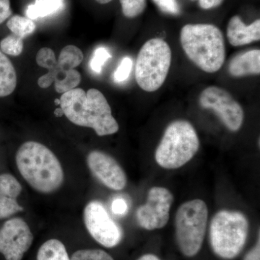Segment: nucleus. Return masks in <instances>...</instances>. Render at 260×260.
I'll return each mask as SVG.
<instances>
[{
  "label": "nucleus",
  "mask_w": 260,
  "mask_h": 260,
  "mask_svg": "<svg viewBox=\"0 0 260 260\" xmlns=\"http://www.w3.org/2000/svg\"><path fill=\"white\" fill-rule=\"evenodd\" d=\"M260 237L259 232L258 234V239L255 246L248 251L247 254L244 256V260H260Z\"/></svg>",
  "instance_id": "31"
},
{
  "label": "nucleus",
  "mask_w": 260,
  "mask_h": 260,
  "mask_svg": "<svg viewBox=\"0 0 260 260\" xmlns=\"http://www.w3.org/2000/svg\"><path fill=\"white\" fill-rule=\"evenodd\" d=\"M36 60L39 66L50 70L56 66L57 59L52 49L44 47L38 51Z\"/></svg>",
  "instance_id": "26"
},
{
  "label": "nucleus",
  "mask_w": 260,
  "mask_h": 260,
  "mask_svg": "<svg viewBox=\"0 0 260 260\" xmlns=\"http://www.w3.org/2000/svg\"><path fill=\"white\" fill-rule=\"evenodd\" d=\"M199 148V138L192 124L177 119L164 131L155 150V161L165 169H179L193 158Z\"/></svg>",
  "instance_id": "4"
},
{
  "label": "nucleus",
  "mask_w": 260,
  "mask_h": 260,
  "mask_svg": "<svg viewBox=\"0 0 260 260\" xmlns=\"http://www.w3.org/2000/svg\"><path fill=\"white\" fill-rule=\"evenodd\" d=\"M64 0H35L27 8V18L30 20L45 18L64 9Z\"/></svg>",
  "instance_id": "18"
},
{
  "label": "nucleus",
  "mask_w": 260,
  "mask_h": 260,
  "mask_svg": "<svg viewBox=\"0 0 260 260\" xmlns=\"http://www.w3.org/2000/svg\"><path fill=\"white\" fill-rule=\"evenodd\" d=\"M7 26L13 34L23 39L32 34L37 28V25L32 20L27 17L17 15L8 20Z\"/></svg>",
  "instance_id": "21"
},
{
  "label": "nucleus",
  "mask_w": 260,
  "mask_h": 260,
  "mask_svg": "<svg viewBox=\"0 0 260 260\" xmlns=\"http://www.w3.org/2000/svg\"><path fill=\"white\" fill-rule=\"evenodd\" d=\"M227 38L233 47H242L260 40V20L246 25L238 15L233 16L227 27Z\"/></svg>",
  "instance_id": "14"
},
{
  "label": "nucleus",
  "mask_w": 260,
  "mask_h": 260,
  "mask_svg": "<svg viewBox=\"0 0 260 260\" xmlns=\"http://www.w3.org/2000/svg\"><path fill=\"white\" fill-rule=\"evenodd\" d=\"M109 51L105 47H99L94 51L93 55L90 61V67L94 73L101 74L103 67L107 62L108 59H111Z\"/></svg>",
  "instance_id": "25"
},
{
  "label": "nucleus",
  "mask_w": 260,
  "mask_h": 260,
  "mask_svg": "<svg viewBox=\"0 0 260 260\" xmlns=\"http://www.w3.org/2000/svg\"><path fill=\"white\" fill-rule=\"evenodd\" d=\"M198 2L202 9L210 10L220 6L223 3V0H198Z\"/></svg>",
  "instance_id": "32"
},
{
  "label": "nucleus",
  "mask_w": 260,
  "mask_h": 260,
  "mask_svg": "<svg viewBox=\"0 0 260 260\" xmlns=\"http://www.w3.org/2000/svg\"><path fill=\"white\" fill-rule=\"evenodd\" d=\"M83 60V51L74 45H68L61 49L57 65L61 69L69 70L79 66Z\"/></svg>",
  "instance_id": "20"
},
{
  "label": "nucleus",
  "mask_w": 260,
  "mask_h": 260,
  "mask_svg": "<svg viewBox=\"0 0 260 260\" xmlns=\"http://www.w3.org/2000/svg\"><path fill=\"white\" fill-rule=\"evenodd\" d=\"M32 242L34 235L23 219H10L0 229V253L6 260H22Z\"/></svg>",
  "instance_id": "11"
},
{
  "label": "nucleus",
  "mask_w": 260,
  "mask_h": 260,
  "mask_svg": "<svg viewBox=\"0 0 260 260\" xmlns=\"http://www.w3.org/2000/svg\"><path fill=\"white\" fill-rule=\"evenodd\" d=\"M159 9L167 14L177 15L180 13V8L177 0H153Z\"/></svg>",
  "instance_id": "28"
},
{
  "label": "nucleus",
  "mask_w": 260,
  "mask_h": 260,
  "mask_svg": "<svg viewBox=\"0 0 260 260\" xmlns=\"http://www.w3.org/2000/svg\"><path fill=\"white\" fill-rule=\"evenodd\" d=\"M191 1H198V0H191Z\"/></svg>",
  "instance_id": "38"
},
{
  "label": "nucleus",
  "mask_w": 260,
  "mask_h": 260,
  "mask_svg": "<svg viewBox=\"0 0 260 260\" xmlns=\"http://www.w3.org/2000/svg\"><path fill=\"white\" fill-rule=\"evenodd\" d=\"M37 260H70L66 247L57 239H49L41 246Z\"/></svg>",
  "instance_id": "19"
},
{
  "label": "nucleus",
  "mask_w": 260,
  "mask_h": 260,
  "mask_svg": "<svg viewBox=\"0 0 260 260\" xmlns=\"http://www.w3.org/2000/svg\"><path fill=\"white\" fill-rule=\"evenodd\" d=\"M17 167L32 189L43 194L59 189L64 180L61 162L55 154L42 143L28 141L17 151Z\"/></svg>",
  "instance_id": "2"
},
{
  "label": "nucleus",
  "mask_w": 260,
  "mask_h": 260,
  "mask_svg": "<svg viewBox=\"0 0 260 260\" xmlns=\"http://www.w3.org/2000/svg\"><path fill=\"white\" fill-rule=\"evenodd\" d=\"M17 85L14 66L4 53L0 50V97L13 93Z\"/></svg>",
  "instance_id": "17"
},
{
  "label": "nucleus",
  "mask_w": 260,
  "mask_h": 260,
  "mask_svg": "<svg viewBox=\"0 0 260 260\" xmlns=\"http://www.w3.org/2000/svg\"><path fill=\"white\" fill-rule=\"evenodd\" d=\"M209 232L213 252L222 259H232L242 252L245 246L249 221L242 212L220 210L212 218Z\"/></svg>",
  "instance_id": "5"
},
{
  "label": "nucleus",
  "mask_w": 260,
  "mask_h": 260,
  "mask_svg": "<svg viewBox=\"0 0 260 260\" xmlns=\"http://www.w3.org/2000/svg\"><path fill=\"white\" fill-rule=\"evenodd\" d=\"M133 60L128 56L121 60L120 64L114 73V80L116 83H121L127 80L133 68Z\"/></svg>",
  "instance_id": "27"
},
{
  "label": "nucleus",
  "mask_w": 260,
  "mask_h": 260,
  "mask_svg": "<svg viewBox=\"0 0 260 260\" xmlns=\"http://www.w3.org/2000/svg\"><path fill=\"white\" fill-rule=\"evenodd\" d=\"M59 100L64 115L75 125L92 128L101 137L119 131V124L100 90L90 88L85 92L76 88L63 93Z\"/></svg>",
  "instance_id": "1"
},
{
  "label": "nucleus",
  "mask_w": 260,
  "mask_h": 260,
  "mask_svg": "<svg viewBox=\"0 0 260 260\" xmlns=\"http://www.w3.org/2000/svg\"><path fill=\"white\" fill-rule=\"evenodd\" d=\"M54 103H55L56 105H59L60 104V100L59 99H55Z\"/></svg>",
  "instance_id": "37"
},
{
  "label": "nucleus",
  "mask_w": 260,
  "mask_h": 260,
  "mask_svg": "<svg viewBox=\"0 0 260 260\" xmlns=\"http://www.w3.org/2000/svg\"><path fill=\"white\" fill-rule=\"evenodd\" d=\"M123 15L127 18L139 16L146 8V0H119Z\"/></svg>",
  "instance_id": "23"
},
{
  "label": "nucleus",
  "mask_w": 260,
  "mask_h": 260,
  "mask_svg": "<svg viewBox=\"0 0 260 260\" xmlns=\"http://www.w3.org/2000/svg\"><path fill=\"white\" fill-rule=\"evenodd\" d=\"M181 47L189 60L208 73L218 72L225 59L223 32L213 24H187L181 28Z\"/></svg>",
  "instance_id": "3"
},
{
  "label": "nucleus",
  "mask_w": 260,
  "mask_h": 260,
  "mask_svg": "<svg viewBox=\"0 0 260 260\" xmlns=\"http://www.w3.org/2000/svg\"><path fill=\"white\" fill-rule=\"evenodd\" d=\"M53 83H54V80L52 79V78L48 73L47 74L42 75L38 80V85L42 88H49Z\"/></svg>",
  "instance_id": "33"
},
{
  "label": "nucleus",
  "mask_w": 260,
  "mask_h": 260,
  "mask_svg": "<svg viewBox=\"0 0 260 260\" xmlns=\"http://www.w3.org/2000/svg\"><path fill=\"white\" fill-rule=\"evenodd\" d=\"M128 210V205L125 200L121 198H116L112 203V213L117 215H125Z\"/></svg>",
  "instance_id": "29"
},
{
  "label": "nucleus",
  "mask_w": 260,
  "mask_h": 260,
  "mask_svg": "<svg viewBox=\"0 0 260 260\" xmlns=\"http://www.w3.org/2000/svg\"><path fill=\"white\" fill-rule=\"evenodd\" d=\"M172 49L158 38L147 41L141 47L135 64V79L140 88L155 92L165 83L172 64Z\"/></svg>",
  "instance_id": "6"
},
{
  "label": "nucleus",
  "mask_w": 260,
  "mask_h": 260,
  "mask_svg": "<svg viewBox=\"0 0 260 260\" xmlns=\"http://www.w3.org/2000/svg\"><path fill=\"white\" fill-rule=\"evenodd\" d=\"M12 15L10 0H0V24Z\"/></svg>",
  "instance_id": "30"
},
{
  "label": "nucleus",
  "mask_w": 260,
  "mask_h": 260,
  "mask_svg": "<svg viewBox=\"0 0 260 260\" xmlns=\"http://www.w3.org/2000/svg\"><path fill=\"white\" fill-rule=\"evenodd\" d=\"M137 260H160L158 256L153 254H146L140 256Z\"/></svg>",
  "instance_id": "34"
},
{
  "label": "nucleus",
  "mask_w": 260,
  "mask_h": 260,
  "mask_svg": "<svg viewBox=\"0 0 260 260\" xmlns=\"http://www.w3.org/2000/svg\"><path fill=\"white\" fill-rule=\"evenodd\" d=\"M70 260H114L110 254L102 249H81L75 251Z\"/></svg>",
  "instance_id": "24"
},
{
  "label": "nucleus",
  "mask_w": 260,
  "mask_h": 260,
  "mask_svg": "<svg viewBox=\"0 0 260 260\" xmlns=\"http://www.w3.org/2000/svg\"><path fill=\"white\" fill-rule=\"evenodd\" d=\"M174 200V195L167 188L152 187L148 191L146 203L136 211L137 221L140 226L148 231L166 226Z\"/></svg>",
  "instance_id": "10"
},
{
  "label": "nucleus",
  "mask_w": 260,
  "mask_h": 260,
  "mask_svg": "<svg viewBox=\"0 0 260 260\" xmlns=\"http://www.w3.org/2000/svg\"><path fill=\"white\" fill-rule=\"evenodd\" d=\"M95 1H96L98 3H99V4L104 5L110 3L112 0H95Z\"/></svg>",
  "instance_id": "36"
},
{
  "label": "nucleus",
  "mask_w": 260,
  "mask_h": 260,
  "mask_svg": "<svg viewBox=\"0 0 260 260\" xmlns=\"http://www.w3.org/2000/svg\"><path fill=\"white\" fill-rule=\"evenodd\" d=\"M229 74L234 78H243L260 74V51L252 49L240 53L229 61Z\"/></svg>",
  "instance_id": "15"
},
{
  "label": "nucleus",
  "mask_w": 260,
  "mask_h": 260,
  "mask_svg": "<svg viewBox=\"0 0 260 260\" xmlns=\"http://www.w3.org/2000/svg\"><path fill=\"white\" fill-rule=\"evenodd\" d=\"M22 190V186L13 175L10 174L0 175V219L9 218L15 213L23 211V207L18 202Z\"/></svg>",
  "instance_id": "13"
},
{
  "label": "nucleus",
  "mask_w": 260,
  "mask_h": 260,
  "mask_svg": "<svg viewBox=\"0 0 260 260\" xmlns=\"http://www.w3.org/2000/svg\"><path fill=\"white\" fill-rule=\"evenodd\" d=\"M48 74L54 80L56 91L64 93L77 88L81 81V75L78 70L72 69L65 70L56 66L49 70Z\"/></svg>",
  "instance_id": "16"
},
{
  "label": "nucleus",
  "mask_w": 260,
  "mask_h": 260,
  "mask_svg": "<svg viewBox=\"0 0 260 260\" xmlns=\"http://www.w3.org/2000/svg\"><path fill=\"white\" fill-rule=\"evenodd\" d=\"M54 114L56 117H61L63 115H64V112H63L62 109H56L55 111H54Z\"/></svg>",
  "instance_id": "35"
},
{
  "label": "nucleus",
  "mask_w": 260,
  "mask_h": 260,
  "mask_svg": "<svg viewBox=\"0 0 260 260\" xmlns=\"http://www.w3.org/2000/svg\"><path fill=\"white\" fill-rule=\"evenodd\" d=\"M208 219V206L203 200H189L179 207L175 218L176 240L184 256L192 257L201 249Z\"/></svg>",
  "instance_id": "7"
},
{
  "label": "nucleus",
  "mask_w": 260,
  "mask_h": 260,
  "mask_svg": "<svg viewBox=\"0 0 260 260\" xmlns=\"http://www.w3.org/2000/svg\"><path fill=\"white\" fill-rule=\"evenodd\" d=\"M199 105L216 114L228 129L237 132L242 127L244 112L242 106L229 92L217 86H209L200 93Z\"/></svg>",
  "instance_id": "9"
},
{
  "label": "nucleus",
  "mask_w": 260,
  "mask_h": 260,
  "mask_svg": "<svg viewBox=\"0 0 260 260\" xmlns=\"http://www.w3.org/2000/svg\"><path fill=\"white\" fill-rule=\"evenodd\" d=\"M23 39L11 34L5 37L0 42V49L8 55L18 56L21 54L23 50Z\"/></svg>",
  "instance_id": "22"
},
{
  "label": "nucleus",
  "mask_w": 260,
  "mask_h": 260,
  "mask_svg": "<svg viewBox=\"0 0 260 260\" xmlns=\"http://www.w3.org/2000/svg\"><path fill=\"white\" fill-rule=\"evenodd\" d=\"M89 170L104 186L120 191L125 188L127 178L119 162L109 154L93 150L87 156Z\"/></svg>",
  "instance_id": "12"
},
{
  "label": "nucleus",
  "mask_w": 260,
  "mask_h": 260,
  "mask_svg": "<svg viewBox=\"0 0 260 260\" xmlns=\"http://www.w3.org/2000/svg\"><path fill=\"white\" fill-rule=\"evenodd\" d=\"M83 219L90 235L104 247H115L122 241V229L113 220L102 202L88 203L84 209Z\"/></svg>",
  "instance_id": "8"
}]
</instances>
